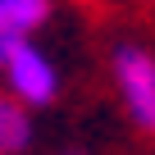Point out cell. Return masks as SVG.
<instances>
[{
	"label": "cell",
	"mask_w": 155,
	"mask_h": 155,
	"mask_svg": "<svg viewBox=\"0 0 155 155\" xmlns=\"http://www.w3.org/2000/svg\"><path fill=\"white\" fill-rule=\"evenodd\" d=\"M50 14V0H0V32L5 37H32Z\"/></svg>",
	"instance_id": "cell-4"
},
{
	"label": "cell",
	"mask_w": 155,
	"mask_h": 155,
	"mask_svg": "<svg viewBox=\"0 0 155 155\" xmlns=\"http://www.w3.org/2000/svg\"><path fill=\"white\" fill-rule=\"evenodd\" d=\"M32 141V119L18 96H0V155H18Z\"/></svg>",
	"instance_id": "cell-3"
},
{
	"label": "cell",
	"mask_w": 155,
	"mask_h": 155,
	"mask_svg": "<svg viewBox=\"0 0 155 155\" xmlns=\"http://www.w3.org/2000/svg\"><path fill=\"white\" fill-rule=\"evenodd\" d=\"M73 155H82V150H73Z\"/></svg>",
	"instance_id": "cell-6"
},
{
	"label": "cell",
	"mask_w": 155,
	"mask_h": 155,
	"mask_svg": "<svg viewBox=\"0 0 155 155\" xmlns=\"http://www.w3.org/2000/svg\"><path fill=\"white\" fill-rule=\"evenodd\" d=\"M0 41H5V32H0Z\"/></svg>",
	"instance_id": "cell-5"
},
{
	"label": "cell",
	"mask_w": 155,
	"mask_h": 155,
	"mask_svg": "<svg viewBox=\"0 0 155 155\" xmlns=\"http://www.w3.org/2000/svg\"><path fill=\"white\" fill-rule=\"evenodd\" d=\"M114 82L128 105V119L141 132H155V59L141 46H119L114 50Z\"/></svg>",
	"instance_id": "cell-2"
},
{
	"label": "cell",
	"mask_w": 155,
	"mask_h": 155,
	"mask_svg": "<svg viewBox=\"0 0 155 155\" xmlns=\"http://www.w3.org/2000/svg\"><path fill=\"white\" fill-rule=\"evenodd\" d=\"M0 73L9 82V96H18L28 110H41L59 96V68L28 37H5L0 41Z\"/></svg>",
	"instance_id": "cell-1"
}]
</instances>
